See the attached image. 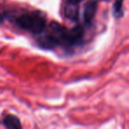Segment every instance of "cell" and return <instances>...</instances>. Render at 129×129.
I'll return each instance as SVG.
<instances>
[{
    "instance_id": "1",
    "label": "cell",
    "mask_w": 129,
    "mask_h": 129,
    "mask_svg": "<svg viewBox=\"0 0 129 129\" xmlns=\"http://www.w3.org/2000/svg\"><path fill=\"white\" fill-rule=\"evenodd\" d=\"M16 23L20 28L28 30L34 34L42 33L46 26L45 19L36 14L20 15L16 19Z\"/></svg>"
},
{
    "instance_id": "2",
    "label": "cell",
    "mask_w": 129,
    "mask_h": 129,
    "mask_svg": "<svg viewBox=\"0 0 129 129\" xmlns=\"http://www.w3.org/2000/svg\"><path fill=\"white\" fill-rule=\"evenodd\" d=\"M49 35L58 42L59 44H67V31L58 22L52 21L49 26Z\"/></svg>"
},
{
    "instance_id": "3",
    "label": "cell",
    "mask_w": 129,
    "mask_h": 129,
    "mask_svg": "<svg viewBox=\"0 0 129 129\" xmlns=\"http://www.w3.org/2000/svg\"><path fill=\"white\" fill-rule=\"evenodd\" d=\"M83 32H84L83 31V27L80 25L74 27L70 31H67V44L72 45L74 43H77L78 41H80L83 36Z\"/></svg>"
},
{
    "instance_id": "4",
    "label": "cell",
    "mask_w": 129,
    "mask_h": 129,
    "mask_svg": "<svg viewBox=\"0 0 129 129\" xmlns=\"http://www.w3.org/2000/svg\"><path fill=\"white\" fill-rule=\"evenodd\" d=\"M36 43L41 48L44 49V50H52L59 44L58 42L50 35H46V36L39 37L36 40Z\"/></svg>"
},
{
    "instance_id": "5",
    "label": "cell",
    "mask_w": 129,
    "mask_h": 129,
    "mask_svg": "<svg viewBox=\"0 0 129 129\" xmlns=\"http://www.w3.org/2000/svg\"><path fill=\"white\" fill-rule=\"evenodd\" d=\"M96 9L97 4L95 1H90L86 4L84 12H83V17H84V20L87 23H90V21H92V20L95 15V13H96Z\"/></svg>"
},
{
    "instance_id": "6",
    "label": "cell",
    "mask_w": 129,
    "mask_h": 129,
    "mask_svg": "<svg viewBox=\"0 0 129 129\" xmlns=\"http://www.w3.org/2000/svg\"><path fill=\"white\" fill-rule=\"evenodd\" d=\"M4 125L7 129H23L20 121L14 115H7L3 120Z\"/></svg>"
},
{
    "instance_id": "7",
    "label": "cell",
    "mask_w": 129,
    "mask_h": 129,
    "mask_svg": "<svg viewBox=\"0 0 129 129\" xmlns=\"http://www.w3.org/2000/svg\"><path fill=\"white\" fill-rule=\"evenodd\" d=\"M64 15L66 17L72 20H76L79 16V6L77 4H73V3H69L66 5L64 6Z\"/></svg>"
},
{
    "instance_id": "8",
    "label": "cell",
    "mask_w": 129,
    "mask_h": 129,
    "mask_svg": "<svg viewBox=\"0 0 129 129\" xmlns=\"http://www.w3.org/2000/svg\"><path fill=\"white\" fill-rule=\"evenodd\" d=\"M123 0H116L113 5V14L116 18H119L123 15Z\"/></svg>"
},
{
    "instance_id": "9",
    "label": "cell",
    "mask_w": 129,
    "mask_h": 129,
    "mask_svg": "<svg viewBox=\"0 0 129 129\" xmlns=\"http://www.w3.org/2000/svg\"><path fill=\"white\" fill-rule=\"evenodd\" d=\"M67 1L69 3H73V4H78V3H80L82 0H67Z\"/></svg>"
},
{
    "instance_id": "10",
    "label": "cell",
    "mask_w": 129,
    "mask_h": 129,
    "mask_svg": "<svg viewBox=\"0 0 129 129\" xmlns=\"http://www.w3.org/2000/svg\"><path fill=\"white\" fill-rule=\"evenodd\" d=\"M3 21H4V16L2 14H0V24L2 23Z\"/></svg>"
},
{
    "instance_id": "11",
    "label": "cell",
    "mask_w": 129,
    "mask_h": 129,
    "mask_svg": "<svg viewBox=\"0 0 129 129\" xmlns=\"http://www.w3.org/2000/svg\"><path fill=\"white\" fill-rule=\"evenodd\" d=\"M104 1H109V0H104Z\"/></svg>"
}]
</instances>
